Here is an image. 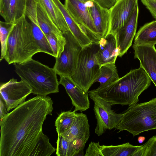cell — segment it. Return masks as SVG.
<instances>
[{"instance_id": "1", "label": "cell", "mask_w": 156, "mask_h": 156, "mask_svg": "<svg viewBox=\"0 0 156 156\" xmlns=\"http://www.w3.org/2000/svg\"><path fill=\"white\" fill-rule=\"evenodd\" d=\"M53 102L37 95L19 105L0 120V156H33L44 135L42 128L52 115Z\"/></svg>"}, {"instance_id": "2", "label": "cell", "mask_w": 156, "mask_h": 156, "mask_svg": "<svg viewBox=\"0 0 156 156\" xmlns=\"http://www.w3.org/2000/svg\"><path fill=\"white\" fill-rule=\"evenodd\" d=\"M151 81L140 66L139 68L131 70L114 83L97 89L99 96L112 105L129 106L137 103L139 96L149 87Z\"/></svg>"}, {"instance_id": "3", "label": "cell", "mask_w": 156, "mask_h": 156, "mask_svg": "<svg viewBox=\"0 0 156 156\" xmlns=\"http://www.w3.org/2000/svg\"><path fill=\"white\" fill-rule=\"evenodd\" d=\"M15 71L37 95L47 96L59 92V84L53 69L32 58L15 64Z\"/></svg>"}, {"instance_id": "4", "label": "cell", "mask_w": 156, "mask_h": 156, "mask_svg": "<svg viewBox=\"0 0 156 156\" xmlns=\"http://www.w3.org/2000/svg\"><path fill=\"white\" fill-rule=\"evenodd\" d=\"M40 52L34 39L30 23L25 15L16 23L10 33L4 59L9 64H19Z\"/></svg>"}, {"instance_id": "5", "label": "cell", "mask_w": 156, "mask_h": 156, "mask_svg": "<svg viewBox=\"0 0 156 156\" xmlns=\"http://www.w3.org/2000/svg\"><path fill=\"white\" fill-rule=\"evenodd\" d=\"M115 129L119 132L126 130L133 136L156 129V98L129 106Z\"/></svg>"}, {"instance_id": "6", "label": "cell", "mask_w": 156, "mask_h": 156, "mask_svg": "<svg viewBox=\"0 0 156 156\" xmlns=\"http://www.w3.org/2000/svg\"><path fill=\"white\" fill-rule=\"evenodd\" d=\"M98 44L91 43L83 47L79 55L75 70L71 76L86 92L95 83L100 73L101 66L96 57Z\"/></svg>"}, {"instance_id": "7", "label": "cell", "mask_w": 156, "mask_h": 156, "mask_svg": "<svg viewBox=\"0 0 156 156\" xmlns=\"http://www.w3.org/2000/svg\"><path fill=\"white\" fill-rule=\"evenodd\" d=\"M88 93L94 103V110L97 120L95 133L100 136L106 130L115 128L120 121L122 113H116L112 110V105L101 97L97 89L89 91Z\"/></svg>"}, {"instance_id": "8", "label": "cell", "mask_w": 156, "mask_h": 156, "mask_svg": "<svg viewBox=\"0 0 156 156\" xmlns=\"http://www.w3.org/2000/svg\"><path fill=\"white\" fill-rule=\"evenodd\" d=\"M66 43L56 60L53 69L60 76H71L76 68L79 55L83 47L70 30L63 34Z\"/></svg>"}, {"instance_id": "9", "label": "cell", "mask_w": 156, "mask_h": 156, "mask_svg": "<svg viewBox=\"0 0 156 156\" xmlns=\"http://www.w3.org/2000/svg\"><path fill=\"white\" fill-rule=\"evenodd\" d=\"M0 93L9 112L25 101L27 97L32 93V90L23 81H19L12 78L7 82L1 83Z\"/></svg>"}, {"instance_id": "10", "label": "cell", "mask_w": 156, "mask_h": 156, "mask_svg": "<svg viewBox=\"0 0 156 156\" xmlns=\"http://www.w3.org/2000/svg\"><path fill=\"white\" fill-rule=\"evenodd\" d=\"M138 4V0H115L109 9L110 25L108 33L115 35L127 22Z\"/></svg>"}, {"instance_id": "11", "label": "cell", "mask_w": 156, "mask_h": 156, "mask_svg": "<svg viewBox=\"0 0 156 156\" xmlns=\"http://www.w3.org/2000/svg\"><path fill=\"white\" fill-rule=\"evenodd\" d=\"M139 11L137 4L128 21L115 34L117 48L119 51L118 56L119 57L126 53L132 45L136 34Z\"/></svg>"}, {"instance_id": "12", "label": "cell", "mask_w": 156, "mask_h": 156, "mask_svg": "<svg viewBox=\"0 0 156 156\" xmlns=\"http://www.w3.org/2000/svg\"><path fill=\"white\" fill-rule=\"evenodd\" d=\"M59 83L65 87L70 98L72 103L75 107L74 111H86L90 108L88 93L86 92L76 83L71 77L60 76Z\"/></svg>"}, {"instance_id": "13", "label": "cell", "mask_w": 156, "mask_h": 156, "mask_svg": "<svg viewBox=\"0 0 156 156\" xmlns=\"http://www.w3.org/2000/svg\"><path fill=\"white\" fill-rule=\"evenodd\" d=\"M133 47L134 58L140 61V66L156 87V49L154 45L134 44Z\"/></svg>"}, {"instance_id": "14", "label": "cell", "mask_w": 156, "mask_h": 156, "mask_svg": "<svg viewBox=\"0 0 156 156\" xmlns=\"http://www.w3.org/2000/svg\"><path fill=\"white\" fill-rule=\"evenodd\" d=\"M64 5L71 16L77 24H81L94 33L98 34L89 8L85 6L84 2L78 0H65Z\"/></svg>"}, {"instance_id": "15", "label": "cell", "mask_w": 156, "mask_h": 156, "mask_svg": "<svg viewBox=\"0 0 156 156\" xmlns=\"http://www.w3.org/2000/svg\"><path fill=\"white\" fill-rule=\"evenodd\" d=\"M98 44L99 48L96 56L100 66L106 64L115 63L119 52L115 35L108 33L105 37L101 38Z\"/></svg>"}, {"instance_id": "16", "label": "cell", "mask_w": 156, "mask_h": 156, "mask_svg": "<svg viewBox=\"0 0 156 156\" xmlns=\"http://www.w3.org/2000/svg\"><path fill=\"white\" fill-rule=\"evenodd\" d=\"M89 9L97 33L102 37H105L109 28V9L103 8L94 2L93 6Z\"/></svg>"}, {"instance_id": "17", "label": "cell", "mask_w": 156, "mask_h": 156, "mask_svg": "<svg viewBox=\"0 0 156 156\" xmlns=\"http://www.w3.org/2000/svg\"><path fill=\"white\" fill-rule=\"evenodd\" d=\"M36 4L37 15L40 27L45 35L52 34L54 35L61 48L63 50L66 43L65 37L50 20L43 9L38 4Z\"/></svg>"}, {"instance_id": "18", "label": "cell", "mask_w": 156, "mask_h": 156, "mask_svg": "<svg viewBox=\"0 0 156 156\" xmlns=\"http://www.w3.org/2000/svg\"><path fill=\"white\" fill-rule=\"evenodd\" d=\"M63 34L70 30L59 9L52 0H34Z\"/></svg>"}, {"instance_id": "19", "label": "cell", "mask_w": 156, "mask_h": 156, "mask_svg": "<svg viewBox=\"0 0 156 156\" xmlns=\"http://www.w3.org/2000/svg\"><path fill=\"white\" fill-rule=\"evenodd\" d=\"M90 132V126L87 115L82 112L77 113L76 118L70 128L61 134L69 141H72Z\"/></svg>"}, {"instance_id": "20", "label": "cell", "mask_w": 156, "mask_h": 156, "mask_svg": "<svg viewBox=\"0 0 156 156\" xmlns=\"http://www.w3.org/2000/svg\"><path fill=\"white\" fill-rule=\"evenodd\" d=\"M52 0L61 12L70 31L82 47L92 43L91 40L83 32L60 0Z\"/></svg>"}, {"instance_id": "21", "label": "cell", "mask_w": 156, "mask_h": 156, "mask_svg": "<svg viewBox=\"0 0 156 156\" xmlns=\"http://www.w3.org/2000/svg\"><path fill=\"white\" fill-rule=\"evenodd\" d=\"M135 36L134 44L154 45L156 44V20L145 24Z\"/></svg>"}, {"instance_id": "22", "label": "cell", "mask_w": 156, "mask_h": 156, "mask_svg": "<svg viewBox=\"0 0 156 156\" xmlns=\"http://www.w3.org/2000/svg\"><path fill=\"white\" fill-rule=\"evenodd\" d=\"M140 146H134L127 143L117 145H101L103 156H133Z\"/></svg>"}, {"instance_id": "23", "label": "cell", "mask_w": 156, "mask_h": 156, "mask_svg": "<svg viewBox=\"0 0 156 156\" xmlns=\"http://www.w3.org/2000/svg\"><path fill=\"white\" fill-rule=\"evenodd\" d=\"M119 78L115 63L106 64L100 67V73L96 82L100 83L98 88H101L114 83Z\"/></svg>"}, {"instance_id": "24", "label": "cell", "mask_w": 156, "mask_h": 156, "mask_svg": "<svg viewBox=\"0 0 156 156\" xmlns=\"http://www.w3.org/2000/svg\"><path fill=\"white\" fill-rule=\"evenodd\" d=\"M34 39L41 52L54 56L53 52L46 35L39 24L30 22Z\"/></svg>"}, {"instance_id": "25", "label": "cell", "mask_w": 156, "mask_h": 156, "mask_svg": "<svg viewBox=\"0 0 156 156\" xmlns=\"http://www.w3.org/2000/svg\"><path fill=\"white\" fill-rule=\"evenodd\" d=\"M75 112H63L59 115L55 122L58 135L63 133L70 128L76 118L77 113Z\"/></svg>"}, {"instance_id": "26", "label": "cell", "mask_w": 156, "mask_h": 156, "mask_svg": "<svg viewBox=\"0 0 156 156\" xmlns=\"http://www.w3.org/2000/svg\"><path fill=\"white\" fill-rule=\"evenodd\" d=\"M26 3L27 0H11L8 22L16 23L25 15Z\"/></svg>"}, {"instance_id": "27", "label": "cell", "mask_w": 156, "mask_h": 156, "mask_svg": "<svg viewBox=\"0 0 156 156\" xmlns=\"http://www.w3.org/2000/svg\"><path fill=\"white\" fill-rule=\"evenodd\" d=\"M16 24V23L10 22L0 21V40L1 47L0 61L4 59L7 51L9 36Z\"/></svg>"}, {"instance_id": "28", "label": "cell", "mask_w": 156, "mask_h": 156, "mask_svg": "<svg viewBox=\"0 0 156 156\" xmlns=\"http://www.w3.org/2000/svg\"><path fill=\"white\" fill-rule=\"evenodd\" d=\"M133 156H156V136L141 145Z\"/></svg>"}, {"instance_id": "29", "label": "cell", "mask_w": 156, "mask_h": 156, "mask_svg": "<svg viewBox=\"0 0 156 156\" xmlns=\"http://www.w3.org/2000/svg\"><path fill=\"white\" fill-rule=\"evenodd\" d=\"M56 154L58 156H71V142L62 135H58Z\"/></svg>"}, {"instance_id": "30", "label": "cell", "mask_w": 156, "mask_h": 156, "mask_svg": "<svg viewBox=\"0 0 156 156\" xmlns=\"http://www.w3.org/2000/svg\"><path fill=\"white\" fill-rule=\"evenodd\" d=\"M53 52L54 57L58 58L63 50L60 47L55 37L53 34L45 35Z\"/></svg>"}, {"instance_id": "31", "label": "cell", "mask_w": 156, "mask_h": 156, "mask_svg": "<svg viewBox=\"0 0 156 156\" xmlns=\"http://www.w3.org/2000/svg\"><path fill=\"white\" fill-rule=\"evenodd\" d=\"M85 156H103L99 142H91L86 150Z\"/></svg>"}, {"instance_id": "32", "label": "cell", "mask_w": 156, "mask_h": 156, "mask_svg": "<svg viewBox=\"0 0 156 156\" xmlns=\"http://www.w3.org/2000/svg\"><path fill=\"white\" fill-rule=\"evenodd\" d=\"M11 0H0V14L8 22L9 5Z\"/></svg>"}, {"instance_id": "33", "label": "cell", "mask_w": 156, "mask_h": 156, "mask_svg": "<svg viewBox=\"0 0 156 156\" xmlns=\"http://www.w3.org/2000/svg\"><path fill=\"white\" fill-rule=\"evenodd\" d=\"M142 3L156 19V1L154 0H141Z\"/></svg>"}, {"instance_id": "34", "label": "cell", "mask_w": 156, "mask_h": 156, "mask_svg": "<svg viewBox=\"0 0 156 156\" xmlns=\"http://www.w3.org/2000/svg\"><path fill=\"white\" fill-rule=\"evenodd\" d=\"M101 6L109 9L115 2V0H92Z\"/></svg>"}, {"instance_id": "35", "label": "cell", "mask_w": 156, "mask_h": 156, "mask_svg": "<svg viewBox=\"0 0 156 156\" xmlns=\"http://www.w3.org/2000/svg\"><path fill=\"white\" fill-rule=\"evenodd\" d=\"M0 101V120H1L8 113L7 112L8 111L5 103L1 96Z\"/></svg>"}, {"instance_id": "36", "label": "cell", "mask_w": 156, "mask_h": 156, "mask_svg": "<svg viewBox=\"0 0 156 156\" xmlns=\"http://www.w3.org/2000/svg\"><path fill=\"white\" fill-rule=\"evenodd\" d=\"M85 6L89 8L92 7L94 5V2L91 0L86 1L84 3Z\"/></svg>"}, {"instance_id": "37", "label": "cell", "mask_w": 156, "mask_h": 156, "mask_svg": "<svg viewBox=\"0 0 156 156\" xmlns=\"http://www.w3.org/2000/svg\"><path fill=\"white\" fill-rule=\"evenodd\" d=\"M145 137L142 136H140L138 137V141L140 143H142L144 140Z\"/></svg>"}, {"instance_id": "38", "label": "cell", "mask_w": 156, "mask_h": 156, "mask_svg": "<svg viewBox=\"0 0 156 156\" xmlns=\"http://www.w3.org/2000/svg\"><path fill=\"white\" fill-rule=\"evenodd\" d=\"M79 0L80 1L84 3L85 2H86V1H88V0Z\"/></svg>"}, {"instance_id": "39", "label": "cell", "mask_w": 156, "mask_h": 156, "mask_svg": "<svg viewBox=\"0 0 156 156\" xmlns=\"http://www.w3.org/2000/svg\"><path fill=\"white\" fill-rule=\"evenodd\" d=\"M154 0V1H156V0Z\"/></svg>"}]
</instances>
